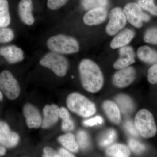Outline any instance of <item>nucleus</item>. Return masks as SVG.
<instances>
[{"label":"nucleus","instance_id":"1","mask_svg":"<svg viewBox=\"0 0 157 157\" xmlns=\"http://www.w3.org/2000/svg\"><path fill=\"white\" fill-rule=\"evenodd\" d=\"M82 84L89 92H98L104 84L102 71L95 63L91 60H82L78 67Z\"/></svg>","mask_w":157,"mask_h":157},{"label":"nucleus","instance_id":"2","mask_svg":"<svg viewBox=\"0 0 157 157\" xmlns=\"http://www.w3.org/2000/svg\"><path fill=\"white\" fill-rule=\"evenodd\" d=\"M47 47L51 52L60 54H72L79 50V44L73 37L58 34L50 37L46 42Z\"/></svg>","mask_w":157,"mask_h":157},{"label":"nucleus","instance_id":"3","mask_svg":"<svg viewBox=\"0 0 157 157\" xmlns=\"http://www.w3.org/2000/svg\"><path fill=\"white\" fill-rule=\"evenodd\" d=\"M67 104L70 110L82 117H90L96 112L95 104L79 93L70 94L67 98Z\"/></svg>","mask_w":157,"mask_h":157},{"label":"nucleus","instance_id":"4","mask_svg":"<svg viewBox=\"0 0 157 157\" xmlns=\"http://www.w3.org/2000/svg\"><path fill=\"white\" fill-rule=\"evenodd\" d=\"M135 124L138 133L144 138H151L156 134L157 128L154 118L147 109H141L137 112Z\"/></svg>","mask_w":157,"mask_h":157},{"label":"nucleus","instance_id":"5","mask_svg":"<svg viewBox=\"0 0 157 157\" xmlns=\"http://www.w3.org/2000/svg\"><path fill=\"white\" fill-rule=\"evenodd\" d=\"M40 65L50 69L56 76L63 77L69 67L67 59L62 54L51 52L45 54L39 61Z\"/></svg>","mask_w":157,"mask_h":157},{"label":"nucleus","instance_id":"6","mask_svg":"<svg viewBox=\"0 0 157 157\" xmlns=\"http://www.w3.org/2000/svg\"><path fill=\"white\" fill-rule=\"evenodd\" d=\"M0 89L9 100H15L19 95V85L13 74L8 70H4L0 73Z\"/></svg>","mask_w":157,"mask_h":157},{"label":"nucleus","instance_id":"7","mask_svg":"<svg viewBox=\"0 0 157 157\" xmlns=\"http://www.w3.org/2000/svg\"><path fill=\"white\" fill-rule=\"evenodd\" d=\"M109 17V21L106 26V31L109 36H114L124 27L127 18L124 11L118 7L110 11Z\"/></svg>","mask_w":157,"mask_h":157},{"label":"nucleus","instance_id":"8","mask_svg":"<svg viewBox=\"0 0 157 157\" xmlns=\"http://www.w3.org/2000/svg\"><path fill=\"white\" fill-rule=\"evenodd\" d=\"M127 20L136 28L141 27L143 21H147L150 17L142 12L140 7L135 3H129L124 8L123 10Z\"/></svg>","mask_w":157,"mask_h":157},{"label":"nucleus","instance_id":"9","mask_svg":"<svg viewBox=\"0 0 157 157\" xmlns=\"http://www.w3.org/2000/svg\"><path fill=\"white\" fill-rule=\"evenodd\" d=\"M119 70L113 75V84L120 88L127 87L135 80L136 77L135 69L132 67H128Z\"/></svg>","mask_w":157,"mask_h":157},{"label":"nucleus","instance_id":"10","mask_svg":"<svg viewBox=\"0 0 157 157\" xmlns=\"http://www.w3.org/2000/svg\"><path fill=\"white\" fill-rule=\"evenodd\" d=\"M19 140L18 134L12 132L6 122L0 121V144L11 148L16 146Z\"/></svg>","mask_w":157,"mask_h":157},{"label":"nucleus","instance_id":"11","mask_svg":"<svg viewBox=\"0 0 157 157\" xmlns=\"http://www.w3.org/2000/svg\"><path fill=\"white\" fill-rule=\"evenodd\" d=\"M23 113L27 125L30 128H38L42 125L41 114L38 109L33 104L28 103L23 108Z\"/></svg>","mask_w":157,"mask_h":157},{"label":"nucleus","instance_id":"12","mask_svg":"<svg viewBox=\"0 0 157 157\" xmlns=\"http://www.w3.org/2000/svg\"><path fill=\"white\" fill-rule=\"evenodd\" d=\"M33 2L32 0H21L18 7V12L20 18L26 25L30 26L35 21L33 14Z\"/></svg>","mask_w":157,"mask_h":157},{"label":"nucleus","instance_id":"13","mask_svg":"<svg viewBox=\"0 0 157 157\" xmlns=\"http://www.w3.org/2000/svg\"><path fill=\"white\" fill-rule=\"evenodd\" d=\"M0 55L4 57L6 60L10 64L19 63L22 61L24 59L23 51L14 45L0 48Z\"/></svg>","mask_w":157,"mask_h":157},{"label":"nucleus","instance_id":"14","mask_svg":"<svg viewBox=\"0 0 157 157\" xmlns=\"http://www.w3.org/2000/svg\"><path fill=\"white\" fill-rule=\"evenodd\" d=\"M107 16V11L105 8H96L87 11L83 16V22L86 25H98L104 22Z\"/></svg>","mask_w":157,"mask_h":157},{"label":"nucleus","instance_id":"15","mask_svg":"<svg viewBox=\"0 0 157 157\" xmlns=\"http://www.w3.org/2000/svg\"><path fill=\"white\" fill-rule=\"evenodd\" d=\"M120 58L113 64L116 70L129 67L135 63V54L131 46H124L120 49Z\"/></svg>","mask_w":157,"mask_h":157},{"label":"nucleus","instance_id":"16","mask_svg":"<svg viewBox=\"0 0 157 157\" xmlns=\"http://www.w3.org/2000/svg\"><path fill=\"white\" fill-rule=\"evenodd\" d=\"M59 109L55 104L46 105L43 109L44 119L42 123V128L47 129L54 125L59 119Z\"/></svg>","mask_w":157,"mask_h":157},{"label":"nucleus","instance_id":"17","mask_svg":"<svg viewBox=\"0 0 157 157\" xmlns=\"http://www.w3.org/2000/svg\"><path fill=\"white\" fill-rule=\"evenodd\" d=\"M135 36L134 31L126 29L121 31L111 41L110 46L113 49L122 48L128 44Z\"/></svg>","mask_w":157,"mask_h":157},{"label":"nucleus","instance_id":"18","mask_svg":"<svg viewBox=\"0 0 157 157\" xmlns=\"http://www.w3.org/2000/svg\"><path fill=\"white\" fill-rule=\"evenodd\" d=\"M103 108L109 120L115 124L120 122V111L115 103L111 101H106L103 104Z\"/></svg>","mask_w":157,"mask_h":157},{"label":"nucleus","instance_id":"19","mask_svg":"<svg viewBox=\"0 0 157 157\" xmlns=\"http://www.w3.org/2000/svg\"><path fill=\"white\" fill-rule=\"evenodd\" d=\"M137 56L142 61L149 63L157 62V52L147 46H142L138 48Z\"/></svg>","mask_w":157,"mask_h":157},{"label":"nucleus","instance_id":"20","mask_svg":"<svg viewBox=\"0 0 157 157\" xmlns=\"http://www.w3.org/2000/svg\"><path fill=\"white\" fill-rule=\"evenodd\" d=\"M106 153L110 157H127L130 156L131 152L126 145L121 144H115L110 145L107 148Z\"/></svg>","mask_w":157,"mask_h":157},{"label":"nucleus","instance_id":"21","mask_svg":"<svg viewBox=\"0 0 157 157\" xmlns=\"http://www.w3.org/2000/svg\"><path fill=\"white\" fill-rule=\"evenodd\" d=\"M58 140L63 146L70 151L76 153L78 151L79 146L73 134L69 133L61 135L59 137Z\"/></svg>","mask_w":157,"mask_h":157},{"label":"nucleus","instance_id":"22","mask_svg":"<svg viewBox=\"0 0 157 157\" xmlns=\"http://www.w3.org/2000/svg\"><path fill=\"white\" fill-rule=\"evenodd\" d=\"M11 21L8 0H0V27H8Z\"/></svg>","mask_w":157,"mask_h":157},{"label":"nucleus","instance_id":"23","mask_svg":"<svg viewBox=\"0 0 157 157\" xmlns=\"http://www.w3.org/2000/svg\"><path fill=\"white\" fill-rule=\"evenodd\" d=\"M116 101L120 108L121 111L124 114L130 113L134 109L133 101L128 96L119 95L116 98Z\"/></svg>","mask_w":157,"mask_h":157},{"label":"nucleus","instance_id":"24","mask_svg":"<svg viewBox=\"0 0 157 157\" xmlns=\"http://www.w3.org/2000/svg\"><path fill=\"white\" fill-rule=\"evenodd\" d=\"M117 138V133L115 130L109 129L103 132L98 138L99 145L102 147L109 146L114 142Z\"/></svg>","mask_w":157,"mask_h":157},{"label":"nucleus","instance_id":"25","mask_svg":"<svg viewBox=\"0 0 157 157\" xmlns=\"http://www.w3.org/2000/svg\"><path fill=\"white\" fill-rule=\"evenodd\" d=\"M108 0H82V4L86 10L98 8H105L108 5Z\"/></svg>","mask_w":157,"mask_h":157},{"label":"nucleus","instance_id":"26","mask_svg":"<svg viewBox=\"0 0 157 157\" xmlns=\"http://www.w3.org/2000/svg\"><path fill=\"white\" fill-rule=\"evenodd\" d=\"M14 37V31L11 29L0 27V43H5L11 42Z\"/></svg>","mask_w":157,"mask_h":157},{"label":"nucleus","instance_id":"27","mask_svg":"<svg viewBox=\"0 0 157 157\" xmlns=\"http://www.w3.org/2000/svg\"><path fill=\"white\" fill-rule=\"evenodd\" d=\"M138 4L142 9L157 16V6L154 3L153 0H137Z\"/></svg>","mask_w":157,"mask_h":157},{"label":"nucleus","instance_id":"28","mask_svg":"<svg viewBox=\"0 0 157 157\" xmlns=\"http://www.w3.org/2000/svg\"><path fill=\"white\" fill-rule=\"evenodd\" d=\"M77 140L78 146L82 149H86L90 145L89 137L86 132L79 131L77 135Z\"/></svg>","mask_w":157,"mask_h":157},{"label":"nucleus","instance_id":"29","mask_svg":"<svg viewBox=\"0 0 157 157\" xmlns=\"http://www.w3.org/2000/svg\"><path fill=\"white\" fill-rule=\"evenodd\" d=\"M128 145L129 147L132 151L138 154L142 153L146 149L144 144L134 139L129 140Z\"/></svg>","mask_w":157,"mask_h":157},{"label":"nucleus","instance_id":"30","mask_svg":"<svg viewBox=\"0 0 157 157\" xmlns=\"http://www.w3.org/2000/svg\"><path fill=\"white\" fill-rule=\"evenodd\" d=\"M144 40L147 43L157 44V29H152L147 31Z\"/></svg>","mask_w":157,"mask_h":157},{"label":"nucleus","instance_id":"31","mask_svg":"<svg viewBox=\"0 0 157 157\" xmlns=\"http://www.w3.org/2000/svg\"><path fill=\"white\" fill-rule=\"evenodd\" d=\"M69 1V0H47V7L50 10H57L64 6Z\"/></svg>","mask_w":157,"mask_h":157},{"label":"nucleus","instance_id":"32","mask_svg":"<svg viewBox=\"0 0 157 157\" xmlns=\"http://www.w3.org/2000/svg\"><path fill=\"white\" fill-rule=\"evenodd\" d=\"M62 129L65 132L72 131L74 128V122L70 119V116L65 117L62 118Z\"/></svg>","mask_w":157,"mask_h":157},{"label":"nucleus","instance_id":"33","mask_svg":"<svg viewBox=\"0 0 157 157\" xmlns=\"http://www.w3.org/2000/svg\"><path fill=\"white\" fill-rule=\"evenodd\" d=\"M147 79L149 82L151 84L157 83V64L152 66L149 69Z\"/></svg>","mask_w":157,"mask_h":157},{"label":"nucleus","instance_id":"34","mask_svg":"<svg viewBox=\"0 0 157 157\" xmlns=\"http://www.w3.org/2000/svg\"><path fill=\"white\" fill-rule=\"evenodd\" d=\"M103 118L100 116H97L95 117L85 121L83 124L86 127H93L98 124H101L103 122Z\"/></svg>","mask_w":157,"mask_h":157},{"label":"nucleus","instance_id":"35","mask_svg":"<svg viewBox=\"0 0 157 157\" xmlns=\"http://www.w3.org/2000/svg\"><path fill=\"white\" fill-rule=\"evenodd\" d=\"M126 130L133 136H137L138 135V131L136 128L135 124H134L132 121H128L125 123L124 125Z\"/></svg>","mask_w":157,"mask_h":157},{"label":"nucleus","instance_id":"36","mask_svg":"<svg viewBox=\"0 0 157 157\" xmlns=\"http://www.w3.org/2000/svg\"><path fill=\"white\" fill-rule=\"evenodd\" d=\"M44 155L42 156L45 157H59L58 153L49 147H46L43 149Z\"/></svg>","mask_w":157,"mask_h":157},{"label":"nucleus","instance_id":"37","mask_svg":"<svg viewBox=\"0 0 157 157\" xmlns=\"http://www.w3.org/2000/svg\"><path fill=\"white\" fill-rule=\"evenodd\" d=\"M58 154L59 156L62 157H75L72 154L64 148H61L59 150Z\"/></svg>","mask_w":157,"mask_h":157},{"label":"nucleus","instance_id":"38","mask_svg":"<svg viewBox=\"0 0 157 157\" xmlns=\"http://www.w3.org/2000/svg\"><path fill=\"white\" fill-rule=\"evenodd\" d=\"M6 153V150L5 147L0 146V156L4 155Z\"/></svg>","mask_w":157,"mask_h":157},{"label":"nucleus","instance_id":"39","mask_svg":"<svg viewBox=\"0 0 157 157\" xmlns=\"http://www.w3.org/2000/svg\"><path fill=\"white\" fill-rule=\"evenodd\" d=\"M3 98V96L1 92V91H0V101H2Z\"/></svg>","mask_w":157,"mask_h":157}]
</instances>
